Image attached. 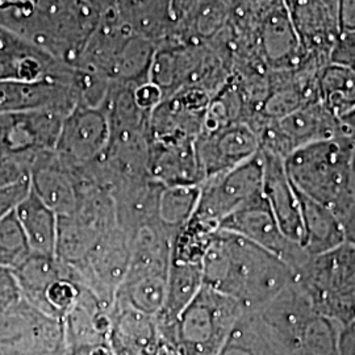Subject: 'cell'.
Wrapping results in <instances>:
<instances>
[{"label":"cell","instance_id":"17","mask_svg":"<svg viewBox=\"0 0 355 355\" xmlns=\"http://www.w3.org/2000/svg\"><path fill=\"white\" fill-rule=\"evenodd\" d=\"M28 178L31 190L58 217L76 209L83 178L64 165L54 150L38 154L29 168Z\"/></svg>","mask_w":355,"mask_h":355},{"label":"cell","instance_id":"24","mask_svg":"<svg viewBox=\"0 0 355 355\" xmlns=\"http://www.w3.org/2000/svg\"><path fill=\"white\" fill-rule=\"evenodd\" d=\"M203 286L202 263L171 259L166 284L165 302L155 318L166 324H175L179 315L195 299Z\"/></svg>","mask_w":355,"mask_h":355},{"label":"cell","instance_id":"16","mask_svg":"<svg viewBox=\"0 0 355 355\" xmlns=\"http://www.w3.org/2000/svg\"><path fill=\"white\" fill-rule=\"evenodd\" d=\"M303 53L328 55L341 35L340 0H284Z\"/></svg>","mask_w":355,"mask_h":355},{"label":"cell","instance_id":"11","mask_svg":"<svg viewBox=\"0 0 355 355\" xmlns=\"http://www.w3.org/2000/svg\"><path fill=\"white\" fill-rule=\"evenodd\" d=\"M218 229L234 233L278 255L292 267L295 275L309 258L300 245L293 243L283 234L263 193L228 216Z\"/></svg>","mask_w":355,"mask_h":355},{"label":"cell","instance_id":"15","mask_svg":"<svg viewBox=\"0 0 355 355\" xmlns=\"http://www.w3.org/2000/svg\"><path fill=\"white\" fill-rule=\"evenodd\" d=\"M76 104V79L0 82V114L48 110L67 114Z\"/></svg>","mask_w":355,"mask_h":355},{"label":"cell","instance_id":"20","mask_svg":"<svg viewBox=\"0 0 355 355\" xmlns=\"http://www.w3.org/2000/svg\"><path fill=\"white\" fill-rule=\"evenodd\" d=\"M173 4L174 0H114L112 8L132 31L159 45L177 29Z\"/></svg>","mask_w":355,"mask_h":355},{"label":"cell","instance_id":"9","mask_svg":"<svg viewBox=\"0 0 355 355\" xmlns=\"http://www.w3.org/2000/svg\"><path fill=\"white\" fill-rule=\"evenodd\" d=\"M111 129L104 107L76 105L64 116L54 152L79 175L96 165L108 148Z\"/></svg>","mask_w":355,"mask_h":355},{"label":"cell","instance_id":"5","mask_svg":"<svg viewBox=\"0 0 355 355\" xmlns=\"http://www.w3.org/2000/svg\"><path fill=\"white\" fill-rule=\"evenodd\" d=\"M246 313L237 300L207 286L179 315L175 333L183 355H218Z\"/></svg>","mask_w":355,"mask_h":355},{"label":"cell","instance_id":"33","mask_svg":"<svg viewBox=\"0 0 355 355\" xmlns=\"http://www.w3.org/2000/svg\"><path fill=\"white\" fill-rule=\"evenodd\" d=\"M28 178V171L19 166H0V189Z\"/></svg>","mask_w":355,"mask_h":355},{"label":"cell","instance_id":"35","mask_svg":"<svg viewBox=\"0 0 355 355\" xmlns=\"http://www.w3.org/2000/svg\"><path fill=\"white\" fill-rule=\"evenodd\" d=\"M340 119H341L343 127H345L347 133L355 132V107L352 108L349 112L343 114Z\"/></svg>","mask_w":355,"mask_h":355},{"label":"cell","instance_id":"1","mask_svg":"<svg viewBox=\"0 0 355 355\" xmlns=\"http://www.w3.org/2000/svg\"><path fill=\"white\" fill-rule=\"evenodd\" d=\"M204 286L258 312L296 280L282 258L240 236L218 229L204 254Z\"/></svg>","mask_w":355,"mask_h":355},{"label":"cell","instance_id":"14","mask_svg":"<svg viewBox=\"0 0 355 355\" xmlns=\"http://www.w3.org/2000/svg\"><path fill=\"white\" fill-rule=\"evenodd\" d=\"M76 67L0 28V82L74 80Z\"/></svg>","mask_w":355,"mask_h":355},{"label":"cell","instance_id":"3","mask_svg":"<svg viewBox=\"0 0 355 355\" xmlns=\"http://www.w3.org/2000/svg\"><path fill=\"white\" fill-rule=\"evenodd\" d=\"M355 145L350 135L320 141L296 149L284 166L293 187L343 217L353 184Z\"/></svg>","mask_w":355,"mask_h":355},{"label":"cell","instance_id":"26","mask_svg":"<svg viewBox=\"0 0 355 355\" xmlns=\"http://www.w3.org/2000/svg\"><path fill=\"white\" fill-rule=\"evenodd\" d=\"M320 99L341 117L355 107V69L330 62L320 79Z\"/></svg>","mask_w":355,"mask_h":355},{"label":"cell","instance_id":"27","mask_svg":"<svg viewBox=\"0 0 355 355\" xmlns=\"http://www.w3.org/2000/svg\"><path fill=\"white\" fill-rule=\"evenodd\" d=\"M32 254L15 209L0 220V268L12 271Z\"/></svg>","mask_w":355,"mask_h":355},{"label":"cell","instance_id":"34","mask_svg":"<svg viewBox=\"0 0 355 355\" xmlns=\"http://www.w3.org/2000/svg\"><path fill=\"white\" fill-rule=\"evenodd\" d=\"M198 1L199 0H174L173 10L177 20V26L191 12V10L196 6Z\"/></svg>","mask_w":355,"mask_h":355},{"label":"cell","instance_id":"8","mask_svg":"<svg viewBox=\"0 0 355 355\" xmlns=\"http://www.w3.org/2000/svg\"><path fill=\"white\" fill-rule=\"evenodd\" d=\"M0 355H67L62 321L20 299L0 315Z\"/></svg>","mask_w":355,"mask_h":355},{"label":"cell","instance_id":"6","mask_svg":"<svg viewBox=\"0 0 355 355\" xmlns=\"http://www.w3.org/2000/svg\"><path fill=\"white\" fill-rule=\"evenodd\" d=\"M259 152L286 159L305 145L349 135L341 119L321 101L308 103L279 120H266L257 132Z\"/></svg>","mask_w":355,"mask_h":355},{"label":"cell","instance_id":"31","mask_svg":"<svg viewBox=\"0 0 355 355\" xmlns=\"http://www.w3.org/2000/svg\"><path fill=\"white\" fill-rule=\"evenodd\" d=\"M343 232H345V240L347 243L355 246V158L354 167H353V184H352V196L350 202L343 212L341 217Z\"/></svg>","mask_w":355,"mask_h":355},{"label":"cell","instance_id":"22","mask_svg":"<svg viewBox=\"0 0 355 355\" xmlns=\"http://www.w3.org/2000/svg\"><path fill=\"white\" fill-rule=\"evenodd\" d=\"M15 214L26 233L32 253L55 257L58 236V215L37 195L29 190L17 204Z\"/></svg>","mask_w":355,"mask_h":355},{"label":"cell","instance_id":"29","mask_svg":"<svg viewBox=\"0 0 355 355\" xmlns=\"http://www.w3.org/2000/svg\"><path fill=\"white\" fill-rule=\"evenodd\" d=\"M330 62L355 69V31L340 35L330 53Z\"/></svg>","mask_w":355,"mask_h":355},{"label":"cell","instance_id":"21","mask_svg":"<svg viewBox=\"0 0 355 355\" xmlns=\"http://www.w3.org/2000/svg\"><path fill=\"white\" fill-rule=\"evenodd\" d=\"M299 202L303 223L302 248L309 257L329 253L343 245L345 232L340 217L331 209L318 203L300 192Z\"/></svg>","mask_w":355,"mask_h":355},{"label":"cell","instance_id":"12","mask_svg":"<svg viewBox=\"0 0 355 355\" xmlns=\"http://www.w3.org/2000/svg\"><path fill=\"white\" fill-rule=\"evenodd\" d=\"M254 37L268 70L292 69L303 55L284 0H261L255 4Z\"/></svg>","mask_w":355,"mask_h":355},{"label":"cell","instance_id":"32","mask_svg":"<svg viewBox=\"0 0 355 355\" xmlns=\"http://www.w3.org/2000/svg\"><path fill=\"white\" fill-rule=\"evenodd\" d=\"M341 33L355 31V0H340Z\"/></svg>","mask_w":355,"mask_h":355},{"label":"cell","instance_id":"28","mask_svg":"<svg viewBox=\"0 0 355 355\" xmlns=\"http://www.w3.org/2000/svg\"><path fill=\"white\" fill-rule=\"evenodd\" d=\"M31 190L29 178L0 189V220L12 212Z\"/></svg>","mask_w":355,"mask_h":355},{"label":"cell","instance_id":"19","mask_svg":"<svg viewBox=\"0 0 355 355\" xmlns=\"http://www.w3.org/2000/svg\"><path fill=\"white\" fill-rule=\"evenodd\" d=\"M149 174L153 180L165 187L202 186L204 175L195 140L150 141Z\"/></svg>","mask_w":355,"mask_h":355},{"label":"cell","instance_id":"7","mask_svg":"<svg viewBox=\"0 0 355 355\" xmlns=\"http://www.w3.org/2000/svg\"><path fill=\"white\" fill-rule=\"evenodd\" d=\"M263 193L261 152L227 173L204 180L193 218L218 229L221 221Z\"/></svg>","mask_w":355,"mask_h":355},{"label":"cell","instance_id":"18","mask_svg":"<svg viewBox=\"0 0 355 355\" xmlns=\"http://www.w3.org/2000/svg\"><path fill=\"white\" fill-rule=\"evenodd\" d=\"M263 158V195L283 234L302 246L303 223L297 191L287 174L284 159L262 153Z\"/></svg>","mask_w":355,"mask_h":355},{"label":"cell","instance_id":"23","mask_svg":"<svg viewBox=\"0 0 355 355\" xmlns=\"http://www.w3.org/2000/svg\"><path fill=\"white\" fill-rule=\"evenodd\" d=\"M70 271V266L57 257L32 253L19 267L11 271L20 296L38 311L42 309L44 295L54 280Z\"/></svg>","mask_w":355,"mask_h":355},{"label":"cell","instance_id":"37","mask_svg":"<svg viewBox=\"0 0 355 355\" xmlns=\"http://www.w3.org/2000/svg\"><path fill=\"white\" fill-rule=\"evenodd\" d=\"M1 271H3V268H0V272H1Z\"/></svg>","mask_w":355,"mask_h":355},{"label":"cell","instance_id":"36","mask_svg":"<svg viewBox=\"0 0 355 355\" xmlns=\"http://www.w3.org/2000/svg\"><path fill=\"white\" fill-rule=\"evenodd\" d=\"M349 135H350V137H352V140H353L355 145V132H352V133H349Z\"/></svg>","mask_w":355,"mask_h":355},{"label":"cell","instance_id":"2","mask_svg":"<svg viewBox=\"0 0 355 355\" xmlns=\"http://www.w3.org/2000/svg\"><path fill=\"white\" fill-rule=\"evenodd\" d=\"M102 13L87 0H0V28L76 67Z\"/></svg>","mask_w":355,"mask_h":355},{"label":"cell","instance_id":"10","mask_svg":"<svg viewBox=\"0 0 355 355\" xmlns=\"http://www.w3.org/2000/svg\"><path fill=\"white\" fill-rule=\"evenodd\" d=\"M130 257L132 237L116 225L103 234L80 263L70 267L82 287L114 308L116 293L127 277Z\"/></svg>","mask_w":355,"mask_h":355},{"label":"cell","instance_id":"13","mask_svg":"<svg viewBox=\"0 0 355 355\" xmlns=\"http://www.w3.org/2000/svg\"><path fill=\"white\" fill-rule=\"evenodd\" d=\"M204 180L242 165L259 153V139L246 123L202 132L195 140Z\"/></svg>","mask_w":355,"mask_h":355},{"label":"cell","instance_id":"30","mask_svg":"<svg viewBox=\"0 0 355 355\" xmlns=\"http://www.w3.org/2000/svg\"><path fill=\"white\" fill-rule=\"evenodd\" d=\"M21 299L17 284L11 271L3 270L0 272V315Z\"/></svg>","mask_w":355,"mask_h":355},{"label":"cell","instance_id":"4","mask_svg":"<svg viewBox=\"0 0 355 355\" xmlns=\"http://www.w3.org/2000/svg\"><path fill=\"white\" fill-rule=\"evenodd\" d=\"M315 313L343 327L355 321V246L345 242L329 253L309 257L296 280Z\"/></svg>","mask_w":355,"mask_h":355},{"label":"cell","instance_id":"25","mask_svg":"<svg viewBox=\"0 0 355 355\" xmlns=\"http://www.w3.org/2000/svg\"><path fill=\"white\" fill-rule=\"evenodd\" d=\"M200 195V186L162 187L158 198L157 217L174 236L195 214Z\"/></svg>","mask_w":355,"mask_h":355}]
</instances>
